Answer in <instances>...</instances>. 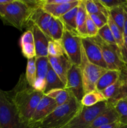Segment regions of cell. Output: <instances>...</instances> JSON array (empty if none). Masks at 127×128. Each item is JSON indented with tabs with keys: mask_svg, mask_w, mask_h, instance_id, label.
Segmentation results:
<instances>
[{
	"mask_svg": "<svg viewBox=\"0 0 127 128\" xmlns=\"http://www.w3.org/2000/svg\"><path fill=\"white\" fill-rule=\"evenodd\" d=\"M90 17L91 18L92 21H93V22L95 23V24L97 26V27L98 28V29H100L101 28L103 27V26L107 24V20H104V19L102 18L100 16H97L95 14H91L90 15Z\"/></svg>",
	"mask_w": 127,
	"mask_h": 128,
	"instance_id": "d590c367",
	"label": "cell"
},
{
	"mask_svg": "<svg viewBox=\"0 0 127 128\" xmlns=\"http://www.w3.org/2000/svg\"><path fill=\"white\" fill-rule=\"evenodd\" d=\"M107 24H108L110 28V30L112 32L113 38H114L115 40V42L117 46L120 50L122 48V46H123V42H124V35H123V32L121 31V30L118 28V26L115 23L114 21H113V20L111 18V17L110 16L108 18Z\"/></svg>",
	"mask_w": 127,
	"mask_h": 128,
	"instance_id": "f1b7e54d",
	"label": "cell"
},
{
	"mask_svg": "<svg viewBox=\"0 0 127 128\" xmlns=\"http://www.w3.org/2000/svg\"><path fill=\"white\" fill-rule=\"evenodd\" d=\"M47 58L49 64L61 81L66 86L67 74L72 67V63L69 61L66 54L62 55L58 57H54L48 55Z\"/></svg>",
	"mask_w": 127,
	"mask_h": 128,
	"instance_id": "4fadbf2b",
	"label": "cell"
},
{
	"mask_svg": "<svg viewBox=\"0 0 127 128\" xmlns=\"http://www.w3.org/2000/svg\"><path fill=\"white\" fill-rule=\"evenodd\" d=\"M82 45L86 56L91 63L108 70L100 49L92 38H82Z\"/></svg>",
	"mask_w": 127,
	"mask_h": 128,
	"instance_id": "8fae6325",
	"label": "cell"
},
{
	"mask_svg": "<svg viewBox=\"0 0 127 128\" xmlns=\"http://www.w3.org/2000/svg\"><path fill=\"white\" fill-rule=\"evenodd\" d=\"M73 96L69 101L59 106L46 118L32 128H62L77 115L82 108Z\"/></svg>",
	"mask_w": 127,
	"mask_h": 128,
	"instance_id": "3957f363",
	"label": "cell"
},
{
	"mask_svg": "<svg viewBox=\"0 0 127 128\" xmlns=\"http://www.w3.org/2000/svg\"><path fill=\"white\" fill-rule=\"evenodd\" d=\"M61 42L69 61L72 64L80 66L82 58V38L75 32L65 28Z\"/></svg>",
	"mask_w": 127,
	"mask_h": 128,
	"instance_id": "ba28073f",
	"label": "cell"
},
{
	"mask_svg": "<svg viewBox=\"0 0 127 128\" xmlns=\"http://www.w3.org/2000/svg\"><path fill=\"white\" fill-rule=\"evenodd\" d=\"M38 5L37 1L12 0L9 4H0V19L4 24L22 31L29 24L32 13Z\"/></svg>",
	"mask_w": 127,
	"mask_h": 128,
	"instance_id": "7a4b0ae2",
	"label": "cell"
},
{
	"mask_svg": "<svg viewBox=\"0 0 127 128\" xmlns=\"http://www.w3.org/2000/svg\"><path fill=\"white\" fill-rule=\"evenodd\" d=\"M0 128H31L21 121L7 91L0 89Z\"/></svg>",
	"mask_w": 127,
	"mask_h": 128,
	"instance_id": "277c9868",
	"label": "cell"
},
{
	"mask_svg": "<svg viewBox=\"0 0 127 128\" xmlns=\"http://www.w3.org/2000/svg\"><path fill=\"white\" fill-rule=\"evenodd\" d=\"M65 89L68 90L77 101L81 103L85 92L80 66L72 64L67 74Z\"/></svg>",
	"mask_w": 127,
	"mask_h": 128,
	"instance_id": "9c48e42d",
	"label": "cell"
},
{
	"mask_svg": "<svg viewBox=\"0 0 127 128\" xmlns=\"http://www.w3.org/2000/svg\"><path fill=\"white\" fill-rule=\"evenodd\" d=\"M87 16V12L85 5V0H80L78 4L76 24H77V34L81 38H87V31H86Z\"/></svg>",
	"mask_w": 127,
	"mask_h": 128,
	"instance_id": "d6986e66",
	"label": "cell"
},
{
	"mask_svg": "<svg viewBox=\"0 0 127 128\" xmlns=\"http://www.w3.org/2000/svg\"><path fill=\"white\" fill-rule=\"evenodd\" d=\"M86 11L89 15L95 14L108 21L109 11L99 0H85Z\"/></svg>",
	"mask_w": 127,
	"mask_h": 128,
	"instance_id": "44dd1931",
	"label": "cell"
},
{
	"mask_svg": "<svg viewBox=\"0 0 127 128\" xmlns=\"http://www.w3.org/2000/svg\"><path fill=\"white\" fill-rule=\"evenodd\" d=\"M36 75V58L29 59L27 60V67H26V81L30 86L33 88Z\"/></svg>",
	"mask_w": 127,
	"mask_h": 128,
	"instance_id": "f546056e",
	"label": "cell"
},
{
	"mask_svg": "<svg viewBox=\"0 0 127 128\" xmlns=\"http://www.w3.org/2000/svg\"><path fill=\"white\" fill-rule=\"evenodd\" d=\"M45 95L54 100L57 106H61L69 101L73 96L71 92L65 88L52 90Z\"/></svg>",
	"mask_w": 127,
	"mask_h": 128,
	"instance_id": "d4e9b609",
	"label": "cell"
},
{
	"mask_svg": "<svg viewBox=\"0 0 127 128\" xmlns=\"http://www.w3.org/2000/svg\"><path fill=\"white\" fill-rule=\"evenodd\" d=\"M108 11H109V16H110L111 18L118 26L121 31L123 32L125 22L124 5L111 9L108 10Z\"/></svg>",
	"mask_w": 127,
	"mask_h": 128,
	"instance_id": "83f0119b",
	"label": "cell"
},
{
	"mask_svg": "<svg viewBox=\"0 0 127 128\" xmlns=\"http://www.w3.org/2000/svg\"><path fill=\"white\" fill-rule=\"evenodd\" d=\"M98 36L103 41L107 42V43L117 45L115 40L114 38H113L112 32L111 31L110 28L108 24H106L105 26H103V27L98 30Z\"/></svg>",
	"mask_w": 127,
	"mask_h": 128,
	"instance_id": "1f68e13d",
	"label": "cell"
},
{
	"mask_svg": "<svg viewBox=\"0 0 127 128\" xmlns=\"http://www.w3.org/2000/svg\"><path fill=\"white\" fill-rule=\"evenodd\" d=\"M109 104L117 112L120 122L127 124V97L123 98Z\"/></svg>",
	"mask_w": 127,
	"mask_h": 128,
	"instance_id": "4316f807",
	"label": "cell"
},
{
	"mask_svg": "<svg viewBox=\"0 0 127 128\" xmlns=\"http://www.w3.org/2000/svg\"><path fill=\"white\" fill-rule=\"evenodd\" d=\"M51 18L52 16L44 11L43 9L41 8V4H39L32 13L31 22H32V24L37 26L49 38L48 28Z\"/></svg>",
	"mask_w": 127,
	"mask_h": 128,
	"instance_id": "9a60e30c",
	"label": "cell"
},
{
	"mask_svg": "<svg viewBox=\"0 0 127 128\" xmlns=\"http://www.w3.org/2000/svg\"><path fill=\"white\" fill-rule=\"evenodd\" d=\"M120 76V71L108 70L97 81L96 84V90L102 92L108 86L115 83L119 79Z\"/></svg>",
	"mask_w": 127,
	"mask_h": 128,
	"instance_id": "ffe728a7",
	"label": "cell"
},
{
	"mask_svg": "<svg viewBox=\"0 0 127 128\" xmlns=\"http://www.w3.org/2000/svg\"><path fill=\"white\" fill-rule=\"evenodd\" d=\"M120 52L123 62L127 64V36L124 37V42L123 46L120 49Z\"/></svg>",
	"mask_w": 127,
	"mask_h": 128,
	"instance_id": "8d00e7d4",
	"label": "cell"
},
{
	"mask_svg": "<svg viewBox=\"0 0 127 128\" xmlns=\"http://www.w3.org/2000/svg\"><path fill=\"white\" fill-rule=\"evenodd\" d=\"M49 56L58 57L65 54L61 41L50 40L47 48Z\"/></svg>",
	"mask_w": 127,
	"mask_h": 128,
	"instance_id": "4dcf8cb0",
	"label": "cell"
},
{
	"mask_svg": "<svg viewBox=\"0 0 127 128\" xmlns=\"http://www.w3.org/2000/svg\"><path fill=\"white\" fill-rule=\"evenodd\" d=\"M117 121H119L118 114L114 108L109 104L108 108L98 115L87 128H98Z\"/></svg>",
	"mask_w": 127,
	"mask_h": 128,
	"instance_id": "ac0fdd59",
	"label": "cell"
},
{
	"mask_svg": "<svg viewBox=\"0 0 127 128\" xmlns=\"http://www.w3.org/2000/svg\"><path fill=\"white\" fill-rule=\"evenodd\" d=\"M105 101H107V100L102 92L95 90L85 94L81 101V104L84 106L91 107Z\"/></svg>",
	"mask_w": 127,
	"mask_h": 128,
	"instance_id": "484cf974",
	"label": "cell"
},
{
	"mask_svg": "<svg viewBox=\"0 0 127 128\" xmlns=\"http://www.w3.org/2000/svg\"><path fill=\"white\" fill-rule=\"evenodd\" d=\"M65 85L61 81L57 74L55 72L53 69L49 64L48 72L46 76V87L44 94H46L48 92L55 89H65Z\"/></svg>",
	"mask_w": 127,
	"mask_h": 128,
	"instance_id": "603a6c76",
	"label": "cell"
},
{
	"mask_svg": "<svg viewBox=\"0 0 127 128\" xmlns=\"http://www.w3.org/2000/svg\"><path fill=\"white\" fill-rule=\"evenodd\" d=\"M109 106L107 101L100 102L91 107L82 105L75 116L62 128H87L95 119Z\"/></svg>",
	"mask_w": 127,
	"mask_h": 128,
	"instance_id": "5b68a950",
	"label": "cell"
},
{
	"mask_svg": "<svg viewBox=\"0 0 127 128\" xmlns=\"http://www.w3.org/2000/svg\"><path fill=\"white\" fill-rule=\"evenodd\" d=\"M29 30L32 31L34 40L35 48H36V56L37 57H47L48 56L49 42L50 40L37 26L32 24Z\"/></svg>",
	"mask_w": 127,
	"mask_h": 128,
	"instance_id": "5bb4252c",
	"label": "cell"
},
{
	"mask_svg": "<svg viewBox=\"0 0 127 128\" xmlns=\"http://www.w3.org/2000/svg\"><path fill=\"white\" fill-rule=\"evenodd\" d=\"M36 80L34 84L33 88L44 93L46 87V76L49 67L48 58H36Z\"/></svg>",
	"mask_w": 127,
	"mask_h": 128,
	"instance_id": "7c38bea8",
	"label": "cell"
},
{
	"mask_svg": "<svg viewBox=\"0 0 127 128\" xmlns=\"http://www.w3.org/2000/svg\"><path fill=\"white\" fill-rule=\"evenodd\" d=\"M19 45L22 54L27 60L36 58V52L33 34L31 30H27L22 34L20 38Z\"/></svg>",
	"mask_w": 127,
	"mask_h": 128,
	"instance_id": "e0dca14e",
	"label": "cell"
},
{
	"mask_svg": "<svg viewBox=\"0 0 127 128\" xmlns=\"http://www.w3.org/2000/svg\"><path fill=\"white\" fill-rule=\"evenodd\" d=\"M57 107V103L54 100L44 95L36 107L29 122V126L32 128V126L46 118Z\"/></svg>",
	"mask_w": 127,
	"mask_h": 128,
	"instance_id": "30bf717a",
	"label": "cell"
},
{
	"mask_svg": "<svg viewBox=\"0 0 127 128\" xmlns=\"http://www.w3.org/2000/svg\"><path fill=\"white\" fill-rule=\"evenodd\" d=\"M21 121L29 125L31 117L45 94L30 86L22 74L14 88L7 91Z\"/></svg>",
	"mask_w": 127,
	"mask_h": 128,
	"instance_id": "6da1fadb",
	"label": "cell"
},
{
	"mask_svg": "<svg viewBox=\"0 0 127 128\" xmlns=\"http://www.w3.org/2000/svg\"><path fill=\"white\" fill-rule=\"evenodd\" d=\"M80 3V2H79ZM78 5L72 8L65 14L60 18V20L62 21L64 25L65 28L72 32L77 33V14L78 12Z\"/></svg>",
	"mask_w": 127,
	"mask_h": 128,
	"instance_id": "cb8c5ba5",
	"label": "cell"
},
{
	"mask_svg": "<svg viewBox=\"0 0 127 128\" xmlns=\"http://www.w3.org/2000/svg\"><path fill=\"white\" fill-rule=\"evenodd\" d=\"M64 29V25L62 21L59 18H56L52 16L48 28L50 40L61 41Z\"/></svg>",
	"mask_w": 127,
	"mask_h": 128,
	"instance_id": "7402d4cb",
	"label": "cell"
},
{
	"mask_svg": "<svg viewBox=\"0 0 127 128\" xmlns=\"http://www.w3.org/2000/svg\"><path fill=\"white\" fill-rule=\"evenodd\" d=\"M80 1V0H71L70 2L61 4H41V6L44 11L49 14L51 16L60 18L66 12L78 5Z\"/></svg>",
	"mask_w": 127,
	"mask_h": 128,
	"instance_id": "2e32d148",
	"label": "cell"
},
{
	"mask_svg": "<svg viewBox=\"0 0 127 128\" xmlns=\"http://www.w3.org/2000/svg\"><path fill=\"white\" fill-rule=\"evenodd\" d=\"M80 68L85 94L96 90V84L98 80L108 70L91 63L86 56L83 47L82 48Z\"/></svg>",
	"mask_w": 127,
	"mask_h": 128,
	"instance_id": "8992f818",
	"label": "cell"
},
{
	"mask_svg": "<svg viewBox=\"0 0 127 128\" xmlns=\"http://www.w3.org/2000/svg\"><path fill=\"white\" fill-rule=\"evenodd\" d=\"M100 48L102 56L110 70L121 71L125 66L121 56L120 50L116 44H112L105 42L97 35L94 38H90Z\"/></svg>",
	"mask_w": 127,
	"mask_h": 128,
	"instance_id": "52a82bcc",
	"label": "cell"
},
{
	"mask_svg": "<svg viewBox=\"0 0 127 128\" xmlns=\"http://www.w3.org/2000/svg\"><path fill=\"white\" fill-rule=\"evenodd\" d=\"M99 1L108 10L118 6H123L127 2V0H108V1L99 0Z\"/></svg>",
	"mask_w": 127,
	"mask_h": 128,
	"instance_id": "e575fe53",
	"label": "cell"
},
{
	"mask_svg": "<svg viewBox=\"0 0 127 128\" xmlns=\"http://www.w3.org/2000/svg\"><path fill=\"white\" fill-rule=\"evenodd\" d=\"M120 78L121 79L122 82L120 95L119 98V100H120L123 98L127 97V64H125L124 68L120 71Z\"/></svg>",
	"mask_w": 127,
	"mask_h": 128,
	"instance_id": "d6a6232c",
	"label": "cell"
},
{
	"mask_svg": "<svg viewBox=\"0 0 127 128\" xmlns=\"http://www.w3.org/2000/svg\"><path fill=\"white\" fill-rule=\"evenodd\" d=\"M86 31H87V38H94L98 35V28L95 24L88 14H87V21H86Z\"/></svg>",
	"mask_w": 127,
	"mask_h": 128,
	"instance_id": "836d02e7",
	"label": "cell"
},
{
	"mask_svg": "<svg viewBox=\"0 0 127 128\" xmlns=\"http://www.w3.org/2000/svg\"><path fill=\"white\" fill-rule=\"evenodd\" d=\"M125 11V22L124 28H123V35L125 36H127V2L124 5Z\"/></svg>",
	"mask_w": 127,
	"mask_h": 128,
	"instance_id": "74e56055",
	"label": "cell"
}]
</instances>
